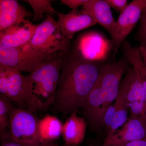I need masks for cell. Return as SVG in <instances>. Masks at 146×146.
<instances>
[{
    "instance_id": "obj_1",
    "label": "cell",
    "mask_w": 146,
    "mask_h": 146,
    "mask_svg": "<svg viewBox=\"0 0 146 146\" xmlns=\"http://www.w3.org/2000/svg\"><path fill=\"white\" fill-rule=\"evenodd\" d=\"M62 69L54 103V113L71 114L83 108L103 64L84 56L77 49L62 56Z\"/></svg>"
},
{
    "instance_id": "obj_2",
    "label": "cell",
    "mask_w": 146,
    "mask_h": 146,
    "mask_svg": "<svg viewBox=\"0 0 146 146\" xmlns=\"http://www.w3.org/2000/svg\"><path fill=\"white\" fill-rule=\"evenodd\" d=\"M127 63L125 59H122L103 65L99 77L82 108L84 117L92 130L100 127L106 110L117 99Z\"/></svg>"
},
{
    "instance_id": "obj_3",
    "label": "cell",
    "mask_w": 146,
    "mask_h": 146,
    "mask_svg": "<svg viewBox=\"0 0 146 146\" xmlns=\"http://www.w3.org/2000/svg\"><path fill=\"white\" fill-rule=\"evenodd\" d=\"M62 56L50 60L27 76L36 111L46 110L54 103L62 69Z\"/></svg>"
},
{
    "instance_id": "obj_4",
    "label": "cell",
    "mask_w": 146,
    "mask_h": 146,
    "mask_svg": "<svg viewBox=\"0 0 146 146\" xmlns=\"http://www.w3.org/2000/svg\"><path fill=\"white\" fill-rule=\"evenodd\" d=\"M70 41L60 32L56 21L49 14L38 25L32 39L22 48L44 54H63L70 50Z\"/></svg>"
},
{
    "instance_id": "obj_5",
    "label": "cell",
    "mask_w": 146,
    "mask_h": 146,
    "mask_svg": "<svg viewBox=\"0 0 146 146\" xmlns=\"http://www.w3.org/2000/svg\"><path fill=\"white\" fill-rule=\"evenodd\" d=\"M16 69L0 64V94L11 100L20 109L34 112L27 76Z\"/></svg>"
},
{
    "instance_id": "obj_6",
    "label": "cell",
    "mask_w": 146,
    "mask_h": 146,
    "mask_svg": "<svg viewBox=\"0 0 146 146\" xmlns=\"http://www.w3.org/2000/svg\"><path fill=\"white\" fill-rule=\"evenodd\" d=\"M39 121L33 112L14 108L9 113L11 137L25 146H41L38 130Z\"/></svg>"
},
{
    "instance_id": "obj_7",
    "label": "cell",
    "mask_w": 146,
    "mask_h": 146,
    "mask_svg": "<svg viewBox=\"0 0 146 146\" xmlns=\"http://www.w3.org/2000/svg\"><path fill=\"white\" fill-rule=\"evenodd\" d=\"M61 53L44 54L22 48H13L0 44V64L19 72L31 73L50 60L61 57Z\"/></svg>"
},
{
    "instance_id": "obj_8",
    "label": "cell",
    "mask_w": 146,
    "mask_h": 146,
    "mask_svg": "<svg viewBox=\"0 0 146 146\" xmlns=\"http://www.w3.org/2000/svg\"><path fill=\"white\" fill-rule=\"evenodd\" d=\"M144 7V0H134L120 13L115 23L112 35V46L117 50L140 20Z\"/></svg>"
},
{
    "instance_id": "obj_9",
    "label": "cell",
    "mask_w": 146,
    "mask_h": 146,
    "mask_svg": "<svg viewBox=\"0 0 146 146\" xmlns=\"http://www.w3.org/2000/svg\"><path fill=\"white\" fill-rule=\"evenodd\" d=\"M56 14L58 16L56 22L60 32L70 41L76 33L97 24L94 18L82 9L72 10L66 14L57 12Z\"/></svg>"
},
{
    "instance_id": "obj_10",
    "label": "cell",
    "mask_w": 146,
    "mask_h": 146,
    "mask_svg": "<svg viewBox=\"0 0 146 146\" xmlns=\"http://www.w3.org/2000/svg\"><path fill=\"white\" fill-rule=\"evenodd\" d=\"M146 139V117H129L125 123L102 146H115Z\"/></svg>"
},
{
    "instance_id": "obj_11",
    "label": "cell",
    "mask_w": 146,
    "mask_h": 146,
    "mask_svg": "<svg viewBox=\"0 0 146 146\" xmlns=\"http://www.w3.org/2000/svg\"><path fill=\"white\" fill-rule=\"evenodd\" d=\"M38 25L27 20L0 31V44L13 48H23L32 39Z\"/></svg>"
},
{
    "instance_id": "obj_12",
    "label": "cell",
    "mask_w": 146,
    "mask_h": 146,
    "mask_svg": "<svg viewBox=\"0 0 146 146\" xmlns=\"http://www.w3.org/2000/svg\"><path fill=\"white\" fill-rule=\"evenodd\" d=\"M32 15L16 0L0 1V31L25 23Z\"/></svg>"
},
{
    "instance_id": "obj_13",
    "label": "cell",
    "mask_w": 146,
    "mask_h": 146,
    "mask_svg": "<svg viewBox=\"0 0 146 146\" xmlns=\"http://www.w3.org/2000/svg\"><path fill=\"white\" fill-rule=\"evenodd\" d=\"M77 111L71 113L63 124L62 135L64 146H78L85 138L87 127L86 119L78 116Z\"/></svg>"
},
{
    "instance_id": "obj_14",
    "label": "cell",
    "mask_w": 146,
    "mask_h": 146,
    "mask_svg": "<svg viewBox=\"0 0 146 146\" xmlns=\"http://www.w3.org/2000/svg\"><path fill=\"white\" fill-rule=\"evenodd\" d=\"M82 10L89 13L96 22L112 35L116 21L110 7L105 0H87Z\"/></svg>"
},
{
    "instance_id": "obj_15",
    "label": "cell",
    "mask_w": 146,
    "mask_h": 146,
    "mask_svg": "<svg viewBox=\"0 0 146 146\" xmlns=\"http://www.w3.org/2000/svg\"><path fill=\"white\" fill-rule=\"evenodd\" d=\"M119 89L123 92L128 105L132 103L146 105L145 93L137 74L132 68L128 69L121 81Z\"/></svg>"
},
{
    "instance_id": "obj_16",
    "label": "cell",
    "mask_w": 146,
    "mask_h": 146,
    "mask_svg": "<svg viewBox=\"0 0 146 146\" xmlns=\"http://www.w3.org/2000/svg\"><path fill=\"white\" fill-rule=\"evenodd\" d=\"M63 125L58 118L47 115L40 119L38 126L41 143H53L62 135Z\"/></svg>"
},
{
    "instance_id": "obj_17",
    "label": "cell",
    "mask_w": 146,
    "mask_h": 146,
    "mask_svg": "<svg viewBox=\"0 0 146 146\" xmlns=\"http://www.w3.org/2000/svg\"><path fill=\"white\" fill-rule=\"evenodd\" d=\"M123 52L125 60L131 65L137 74L143 86L146 96V66L144 63L138 48L133 47L125 41L122 45Z\"/></svg>"
},
{
    "instance_id": "obj_18",
    "label": "cell",
    "mask_w": 146,
    "mask_h": 146,
    "mask_svg": "<svg viewBox=\"0 0 146 146\" xmlns=\"http://www.w3.org/2000/svg\"><path fill=\"white\" fill-rule=\"evenodd\" d=\"M115 105L116 107L115 119L105 141H107L111 138L116 131L125 123L128 119L127 116L129 108L127 102L123 92L120 89Z\"/></svg>"
},
{
    "instance_id": "obj_19",
    "label": "cell",
    "mask_w": 146,
    "mask_h": 146,
    "mask_svg": "<svg viewBox=\"0 0 146 146\" xmlns=\"http://www.w3.org/2000/svg\"><path fill=\"white\" fill-rule=\"evenodd\" d=\"M25 2L28 3L33 11V17L32 21H40L45 13H54L57 12L52 7V2L50 0H25Z\"/></svg>"
},
{
    "instance_id": "obj_20",
    "label": "cell",
    "mask_w": 146,
    "mask_h": 146,
    "mask_svg": "<svg viewBox=\"0 0 146 146\" xmlns=\"http://www.w3.org/2000/svg\"><path fill=\"white\" fill-rule=\"evenodd\" d=\"M14 102L0 94V132L5 131L9 127V113L14 108Z\"/></svg>"
},
{
    "instance_id": "obj_21",
    "label": "cell",
    "mask_w": 146,
    "mask_h": 146,
    "mask_svg": "<svg viewBox=\"0 0 146 146\" xmlns=\"http://www.w3.org/2000/svg\"><path fill=\"white\" fill-rule=\"evenodd\" d=\"M116 107L115 104H112L104 112L101 122V127L104 128L107 132H109L115 119Z\"/></svg>"
},
{
    "instance_id": "obj_22",
    "label": "cell",
    "mask_w": 146,
    "mask_h": 146,
    "mask_svg": "<svg viewBox=\"0 0 146 146\" xmlns=\"http://www.w3.org/2000/svg\"><path fill=\"white\" fill-rule=\"evenodd\" d=\"M137 38L140 45H146V11L142 12Z\"/></svg>"
},
{
    "instance_id": "obj_23",
    "label": "cell",
    "mask_w": 146,
    "mask_h": 146,
    "mask_svg": "<svg viewBox=\"0 0 146 146\" xmlns=\"http://www.w3.org/2000/svg\"><path fill=\"white\" fill-rule=\"evenodd\" d=\"M110 7L120 12L125 10L128 5L127 0H105Z\"/></svg>"
},
{
    "instance_id": "obj_24",
    "label": "cell",
    "mask_w": 146,
    "mask_h": 146,
    "mask_svg": "<svg viewBox=\"0 0 146 146\" xmlns=\"http://www.w3.org/2000/svg\"><path fill=\"white\" fill-rule=\"evenodd\" d=\"M1 146H25L19 143H17L11 137L10 132L4 131L1 133Z\"/></svg>"
},
{
    "instance_id": "obj_25",
    "label": "cell",
    "mask_w": 146,
    "mask_h": 146,
    "mask_svg": "<svg viewBox=\"0 0 146 146\" xmlns=\"http://www.w3.org/2000/svg\"><path fill=\"white\" fill-rule=\"evenodd\" d=\"M87 0H61V4L68 6L72 10H78L80 7H83Z\"/></svg>"
},
{
    "instance_id": "obj_26",
    "label": "cell",
    "mask_w": 146,
    "mask_h": 146,
    "mask_svg": "<svg viewBox=\"0 0 146 146\" xmlns=\"http://www.w3.org/2000/svg\"><path fill=\"white\" fill-rule=\"evenodd\" d=\"M115 146H146V139L132 141Z\"/></svg>"
},
{
    "instance_id": "obj_27",
    "label": "cell",
    "mask_w": 146,
    "mask_h": 146,
    "mask_svg": "<svg viewBox=\"0 0 146 146\" xmlns=\"http://www.w3.org/2000/svg\"><path fill=\"white\" fill-rule=\"evenodd\" d=\"M140 54L146 66V45H140L138 47Z\"/></svg>"
},
{
    "instance_id": "obj_28",
    "label": "cell",
    "mask_w": 146,
    "mask_h": 146,
    "mask_svg": "<svg viewBox=\"0 0 146 146\" xmlns=\"http://www.w3.org/2000/svg\"><path fill=\"white\" fill-rule=\"evenodd\" d=\"M41 146H59L54 143H42Z\"/></svg>"
},
{
    "instance_id": "obj_29",
    "label": "cell",
    "mask_w": 146,
    "mask_h": 146,
    "mask_svg": "<svg viewBox=\"0 0 146 146\" xmlns=\"http://www.w3.org/2000/svg\"><path fill=\"white\" fill-rule=\"evenodd\" d=\"M146 11V0H144V7L143 12Z\"/></svg>"
},
{
    "instance_id": "obj_30",
    "label": "cell",
    "mask_w": 146,
    "mask_h": 146,
    "mask_svg": "<svg viewBox=\"0 0 146 146\" xmlns=\"http://www.w3.org/2000/svg\"></svg>"
}]
</instances>
